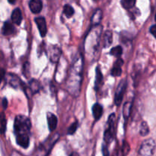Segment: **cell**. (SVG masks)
<instances>
[{
	"instance_id": "1",
	"label": "cell",
	"mask_w": 156,
	"mask_h": 156,
	"mask_svg": "<svg viewBox=\"0 0 156 156\" xmlns=\"http://www.w3.org/2000/svg\"><path fill=\"white\" fill-rule=\"evenodd\" d=\"M30 126L31 124L28 117L23 115H18L15 117L14 127L16 141L17 143L24 149H27L30 143L29 133Z\"/></svg>"
},
{
	"instance_id": "13",
	"label": "cell",
	"mask_w": 156,
	"mask_h": 156,
	"mask_svg": "<svg viewBox=\"0 0 156 156\" xmlns=\"http://www.w3.org/2000/svg\"><path fill=\"white\" fill-rule=\"evenodd\" d=\"M101 18H102L101 10V9H98V10H96L95 12L93 14L92 17H91V24L94 26L98 25L99 23H100L101 21Z\"/></svg>"
},
{
	"instance_id": "10",
	"label": "cell",
	"mask_w": 156,
	"mask_h": 156,
	"mask_svg": "<svg viewBox=\"0 0 156 156\" xmlns=\"http://www.w3.org/2000/svg\"><path fill=\"white\" fill-rule=\"evenodd\" d=\"M11 18H12V21L14 24L19 25L22 21V15H21V10L19 9H15L12 12Z\"/></svg>"
},
{
	"instance_id": "11",
	"label": "cell",
	"mask_w": 156,
	"mask_h": 156,
	"mask_svg": "<svg viewBox=\"0 0 156 156\" xmlns=\"http://www.w3.org/2000/svg\"><path fill=\"white\" fill-rule=\"evenodd\" d=\"M104 47L108 48L113 42V34L111 30H108L104 33Z\"/></svg>"
},
{
	"instance_id": "27",
	"label": "cell",
	"mask_w": 156,
	"mask_h": 156,
	"mask_svg": "<svg viewBox=\"0 0 156 156\" xmlns=\"http://www.w3.org/2000/svg\"><path fill=\"white\" fill-rule=\"evenodd\" d=\"M2 105H3V108H5V109H6L8 107V101L6 98H3L2 100Z\"/></svg>"
},
{
	"instance_id": "9",
	"label": "cell",
	"mask_w": 156,
	"mask_h": 156,
	"mask_svg": "<svg viewBox=\"0 0 156 156\" xmlns=\"http://www.w3.org/2000/svg\"><path fill=\"white\" fill-rule=\"evenodd\" d=\"M60 57V50L58 47L53 46L50 49V59L53 62H57Z\"/></svg>"
},
{
	"instance_id": "14",
	"label": "cell",
	"mask_w": 156,
	"mask_h": 156,
	"mask_svg": "<svg viewBox=\"0 0 156 156\" xmlns=\"http://www.w3.org/2000/svg\"><path fill=\"white\" fill-rule=\"evenodd\" d=\"M15 28L13 25H12L11 23L9 22H5L4 25H3L2 27V34L5 36H8V35H11L12 34H14L15 32Z\"/></svg>"
},
{
	"instance_id": "20",
	"label": "cell",
	"mask_w": 156,
	"mask_h": 156,
	"mask_svg": "<svg viewBox=\"0 0 156 156\" xmlns=\"http://www.w3.org/2000/svg\"><path fill=\"white\" fill-rule=\"evenodd\" d=\"M149 126H148L147 123L146 122H143L140 124V133L142 136H146L148 133H149Z\"/></svg>"
},
{
	"instance_id": "16",
	"label": "cell",
	"mask_w": 156,
	"mask_h": 156,
	"mask_svg": "<svg viewBox=\"0 0 156 156\" xmlns=\"http://www.w3.org/2000/svg\"><path fill=\"white\" fill-rule=\"evenodd\" d=\"M103 82V75H102L101 71L100 68L98 67L96 69V77H95V88L98 89Z\"/></svg>"
},
{
	"instance_id": "18",
	"label": "cell",
	"mask_w": 156,
	"mask_h": 156,
	"mask_svg": "<svg viewBox=\"0 0 156 156\" xmlns=\"http://www.w3.org/2000/svg\"><path fill=\"white\" fill-rule=\"evenodd\" d=\"M131 107H132V104L130 102H126L123 105V115L125 119H127L129 117L131 111Z\"/></svg>"
},
{
	"instance_id": "24",
	"label": "cell",
	"mask_w": 156,
	"mask_h": 156,
	"mask_svg": "<svg viewBox=\"0 0 156 156\" xmlns=\"http://www.w3.org/2000/svg\"><path fill=\"white\" fill-rule=\"evenodd\" d=\"M4 114H2V120H1V127H2V129H1V133L2 134H4L5 131V127H6V120L4 118Z\"/></svg>"
},
{
	"instance_id": "17",
	"label": "cell",
	"mask_w": 156,
	"mask_h": 156,
	"mask_svg": "<svg viewBox=\"0 0 156 156\" xmlns=\"http://www.w3.org/2000/svg\"><path fill=\"white\" fill-rule=\"evenodd\" d=\"M40 83L38 81L35 80V79H32V80L30 81L29 82V88L31 90L32 93L33 94H35V93H37L40 90Z\"/></svg>"
},
{
	"instance_id": "26",
	"label": "cell",
	"mask_w": 156,
	"mask_h": 156,
	"mask_svg": "<svg viewBox=\"0 0 156 156\" xmlns=\"http://www.w3.org/2000/svg\"><path fill=\"white\" fill-rule=\"evenodd\" d=\"M150 33L156 38V24L152 25V27H150Z\"/></svg>"
},
{
	"instance_id": "21",
	"label": "cell",
	"mask_w": 156,
	"mask_h": 156,
	"mask_svg": "<svg viewBox=\"0 0 156 156\" xmlns=\"http://www.w3.org/2000/svg\"><path fill=\"white\" fill-rule=\"evenodd\" d=\"M123 53V49L120 46H117V47H114V48L111 49V54L112 56H116V57H120V56Z\"/></svg>"
},
{
	"instance_id": "29",
	"label": "cell",
	"mask_w": 156,
	"mask_h": 156,
	"mask_svg": "<svg viewBox=\"0 0 156 156\" xmlns=\"http://www.w3.org/2000/svg\"><path fill=\"white\" fill-rule=\"evenodd\" d=\"M8 1H9V3H12H12H15L16 0H8Z\"/></svg>"
},
{
	"instance_id": "23",
	"label": "cell",
	"mask_w": 156,
	"mask_h": 156,
	"mask_svg": "<svg viewBox=\"0 0 156 156\" xmlns=\"http://www.w3.org/2000/svg\"><path fill=\"white\" fill-rule=\"evenodd\" d=\"M77 128H78V123L77 122H75V123H73V124L69 127L68 133L69 134V135H73V134H74L75 133H76Z\"/></svg>"
},
{
	"instance_id": "12",
	"label": "cell",
	"mask_w": 156,
	"mask_h": 156,
	"mask_svg": "<svg viewBox=\"0 0 156 156\" xmlns=\"http://www.w3.org/2000/svg\"><path fill=\"white\" fill-rule=\"evenodd\" d=\"M92 113L94 115V119L96 120H98L101 117L102 114H103V108L101 105L99 104H95L92 107Z\"/></svg>"
},
{
	"instance_id": "4",
	"label": "cell",
	"mask_w": 156,
	"mask_h": 156,
	"mask_svg": "<svg viewBox=\"0 0 156 156\" xmlns=\"http://www.w3.org/2000/svg\"><path fill=\"white\" fill-rule=\"evenodd\" d=\"M126 88V79L122 80L120 85L117 87V90L115 92V96H114V103L117 106H120L121 104L122 100H123V94H124L125 90Z\"/></svg>"
},
{
	"instance_id": "2",
	"label": "cell",
	"mask_w": 156,
	"mask_h": 156,
	"mask_svg": "<svg viewBox=\"0 0 156 156\" xmlns=\"http://www.w3.org/2000/svg\"><path fill=\"white\" fill-rule=\"evenodd\" d=\"M155 149V143L152 139L146 140L142 143L139 150V155L140 156H152Z\"/></svg>"
},
{
	"instance_id": "3",
	"label": "cell",
	"mask_w": 156,
	"mask_h": 156,
	"mask_svg": "<svg viewBox=\"0 0 156 156\" xmlns=\"http://www.w3.org/2000/svg\"><path fill=\"white\" fill-rule=\"evenodd\" d=\"M115 114H112L111 115H110L109 118H108V128L105 130V136H104V139H105V141L107 143H110L112 142L113 139H114V131H115Z\"/></svg>"
},
{
	"instance_id": "30",
	"label": "cell",
	"mask_w": 156,
	"mask_h": 156,
	"mask_svg": "<svg viewBox=\"0 0 156 156\" xmlns=\"http://www.w3.org/2000/svg\"><path fill=\"white\" fill-rule=\"evenodd\" d=\"M155 21H156V13H155Z\"/></svg>"
},
{
	"instance_id": "31",
	"label": "cell",
	"mask_w": 156,
	"mask_h": 156,
	"mask_svg": "<svg viewBox=\"0 0 156 156\" xmlns=\"http://www.w3.org/2000/svg\"><path fill=\"white\" fill-rule=\"evenodd\" d=\"M94 1H97V0H94Z\"/></svg>"
},
{
	"instance_id": "25",
	"label": "cell",
	"mask_w": 156,
	"mask_h": 156,
	"mask_svg": "<svg viewBox=\"0 0 156 156\" xmlns=\"http://www.w3.org/2000/svg\"><path fill=\"white\" fill-rule=\"evenodd\" d=\"M102 152H103L104 156H109V151H108V147L105 145H104L103 147H102Z\"/></svg>"
},
{
	"instance_id": "7",
	"label": "cell",
	"mask_w": 156,
	"mask_h": 156,
	"mask_svg": "<svg viewBox=\"0 0 156 156\" xmlns=\"http://www.w3.org/2000/svg\"><path fill=\"white\" fill-rule=\"evenodd\" d=\"M29 7L33 13H40L43 9L42 1L41 0H30L29 2Z\"/></svg>"
},
{
	"instance_id": "6",
	"label": "cell",
	"mask_w": 156,
	"mask_h": 156,
	"mask_svg": "<svg viewBox=\"0 0 156 156\" xmlns=\"http://www.w3.org/2000/svg\"><path fill=\"white\" fill-rule=\"evenodd\" d=\"M6 79H7V81L9 82V83L12 85L14 88H18V86L22 87L24 85V84L21 81V79L16 76L15 75L13 74H8L6 76Z\"/></svg>"
},
{
	"instance_id": "19",
	"label": "cell",
	"mask_w": 156,
	"mask_h": 156,
	"mask_svg": "<svg viewBox=\"0 0 156 156\" xmlns=\"http://www.w3.org/2000/svg\"><path fill=\"white\" fill-rule=\"evenodd\" d=\"M136 0H121V5L124 9H130L134 7Z\"/></svg>"
},
{
	"instance_id": "15",
	"label": "cell",
	"mask_w": 156,
	"mask_h": 156,
	"mask_svg": "<svg viewBox=\"0 0 156 156\" xmlns=\"http://www.w3.org/2000/svg\"><path fill=\"white\" fill-rule=\"evenodd\" d=\"M123 64V61L120 59H118L117 63L114 65V68L111 70V75L114 76H120L122 73V69L121 66Z\"/></svg>"
},
{
	"instance_id": "28",
	"label": "cell",
	"mask_w": 156,
	"mask_h": 156,
	"mask_svg": "<svg viewBox=\"0 0 156 156\" xmlns=\"http://www.w3.org/2000/svg\"><path fill=\"white\" fill-rule=\"evenodd\" d=\"M70 156H79V155L77 153V152H73V153L70 155Z\"/></svg>"
},
{
	"instance_id": "5",
	"label": "cell",
	"mask_w": 156,
	"mask_h": 156,
	"mask_svg": "<svg viewBox=\"0 0 156 156\" xmlns=\"http://www.w3.org/2000/svg\"><path fill=\"white\" fill-rule=\"evenodd\" d=\"M35 22H36L37 26L38 27L41 36L42 37H44L47 34V24H46V21L44 18L43 17H38V18H35Z\"/></svg>"
},
{
	"instance_id": "8",
	"label": "cell",
	"mask_w": 156,
	"mask_h": 156,
	"mask_svg": "<svg viewBox=\"0 0 156 156\" xmlns=\"http://www.w3.org/2000/svg\"><path fill=\"white\" fill-rule=\"evenodd\" d=\"M47 121H48V126L50 130L53 131L57 126V117L52 113H47Z\"/></svg>"
},
{
	"instance_id": "22",
	"label": "cell",
	"mask_w": 156,
	"mask_h": 156,
	"mask_svg": "<svg viewBox=\"0 0 156 156\" xmlns=\"http://www.w3.org/2000/svg\"><path fill=\"white\" fill-rule=\"evenodd\" d=\"M63 13L67 18H70L74 14V9L70 5H66L63 8Z\"/></svg>"
}]
</instances>
